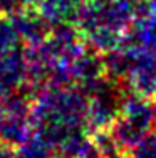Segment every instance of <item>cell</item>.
<instances>
[{"mask_svg": "<svg viewBox=\"0 0 156 158\" xmlns=\"http://www.w3.org/2000/svg\"><path fill=\"white\" fill-rule=\"evenodd\" d=\"M59 158H72V156H64V155H62V156H59Z\"/></svg>", "mask_w": 156, "mask_h": 158, "instance_id": "obj_13", "label": "cell"}, {"mask_svg": "<svg viewBox=\"0 0 156 158\" xmlns=\"http://www.w3.org/2000/svg\"><path fill=\"white\" fill-rule=\"evenodd\" d=\"M153 130L156 131V106H154V116H153Z\"/></svg>", "mask_w": 156, "mask_h": 158, "instance_id": "obj_12", "label": "cell"}, {"mask_svg": "<svg viewBox=\"0 0 156 158\" xmlns=\"http://www.w3.org/2000/svg\"><path fill=\"white\" fill-rule=\"evenodd\" d=\"M10 22L15 27L18 39L29 46H39L50 32V24L35 9H25L24 12L15 14L10 17Z\"/></svg>", "mask_w": 156, "mask_h": 158, "instance_id": "obj_5", "label": "cell"}, {"mask_svg": "<svg viewBox=\"0 0 156 158\" xmlns=\"http://www.w3.org/2000/svg\"><path fill=\"white\" fill-rule=\"evenodd\" d=\"M129 51V66L122 79L124 86L143 98L156 96V54L141 47L124 46Z\"/></svg>", "mask_w": 156, "mask_h": 158, "instance_id": "obj_3", "label": "cell"}, {"mask_svg": "<svg viewBox=\"0 0 156 158\" xmlns=\"http://www.w3.org/2000/svg\"><path fill=\"white\" fill-rule=\"evenodd\" d=\"M82 93L87 96V130L91 133L109 130L119 116L126 98L121 82L102 76Z\"/></svg>", "mask_w": 156, "mask_h": 158, "instance_id": "obj_2", "label": "cell"}, {"mask_svg": "<svg viewBox=\"0 0 156 158\" xmlns=\"http://www.w3.org/2000/svg\"><path fill=\"white\" fill-rule=\"evenodd\" d=\"M148 3H150V9L156 12V0H148Z\"/></svg>", "mask_w": 156, "mask_h": 158, "instance_id": "obj_11", "label": "cell"}, {"mask_svg": "<svg viewBox=\"0 0 156 158\" xmlns=\"http://www.w3.org/2000/svg\"><path fill=\"white\" fill-rule=\"evenodd\" d=\"M122 158H128V156H122Z\"/></svg>", "mask_w": 156, "mask_h": 158, "instance_id": "obj_14", "label": "cell"}, {"mask_svg": "<svg viewBox=\"0 0 156 158\" xmlns=\"http://www.w3.org/2000/svg\"><path fill=\"white\" fill-rule=\"evenodd\" d=\"M87 0H32V5L49 24H74Z\"/></svg>", "mask_w": 156, "mask_h": 158, "instance_id": "obj_6", "label": "cell"}, {"mask_svg": "<svg viewBox=\"0 0 156 158\" xmlns=\"http://www.w3.org/2000/svg\"><path fill=\"white\" fill-rule=\"evenodd\" d=\"M14 155H15V150L0 143V158H14Z\"/></svg>", "mask_w": 156, "mask_h": 158, "instance_id": "obj_10", "label": "cell"}, {"mask_svg": "<svg viewBox=\"0 0 156 158\" xmlns=\"http://www.w3.org/2000/svg\"><path fill=\"white\" fill-rule=\"evenodd\" d=\"M153 116L154 106L150 103L148 98L134 93L126 94L119 116L109 128L111 135L122 152L128 153L136 143L153 130Z\"/></svg>", "mask_w": 156, "mask_h": 158, "instance_id": "obj_1", "label": "cell"}, {"mask_svg": "<svg viewBox=\"0 0 156 158\" xmlns=\"http://www.w3.org/2000/svg\"><path fill=\"white\" fill-rule=\"evenodd\" d=\"M128 158H156V131H150L128 152Z\"/></svg>", "mask_w": 156, "mask_h": 158, "instance_id": "obj_7", "label": "cell"}, {"mask_svg": "<svg viewBox=\"0 0 156 158\" xmlns=\"http://www.w3.org/2000/svg\"><path fill=\"white\" fill-rule=\"evenodd\" d=\"M154 98H156V96H154Z\"/></svg>", "mask_w": 156, "mask_h": 158, "instance_id": "obj_15", "label": "cell"}, {"mask_svg": "<svg viewBox=\"0 0 156 158\" xmlns=\"http://www.w3.org/2000/svg\"><path fill=\"white\" fill-rule=\"evenodd\" d=\"M32 0H0V17H14L15 14L29 9Z\"/></svg>", "mask_w": 156, "mask_h": 158, "instance_id": "obj_9", "label": "cell"}, {"mask_svg": "<svg viewBox=\"0 0 156 158\" xmlns=\"http://www.w3.org/2000/svg\"><path fill=\"white\" fill-rule=\"evenodd\" d=\"M29 74V59L25 49L15 46L0 54V98L20 91Z\"/></svg>", "mask_w": 156, "mask_h": 158, "instance_id": "obj_4", "label": "cell"}, {"mask_svg": "<svg viewBox=\"0 0 156 158\" xmlns=\"http://www.w3.org/2000/svg\"><path fill=\"white\" fill-rule=\"evenodd\" d=\"M18 44H20V39H18V34L12 25L10 19L0 17V54L14 49Z\"/></svg>", "mask_w": 156, "mask_h": 158, "instance_id": "obj_8", "label": "cell"}]
</instances>
